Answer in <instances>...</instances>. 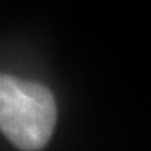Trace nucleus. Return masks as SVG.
Wrapping results in <instances>:
<instances>
[{"label": "nucleus", "instance_id": "f257e3e1", "mask_svg": "<svg viewBox=\"0 0 151 151\" xmlns=\"http://www.w3.org/2000/svg\"><path fill=\"white\" fill-rule=\"evenodd\" d=\"M57 108L45 86L0 74V131L22 151H37L54 133Z\"/></svg>", "mask_w": 151, "mask_h": 151}]
</instances>
